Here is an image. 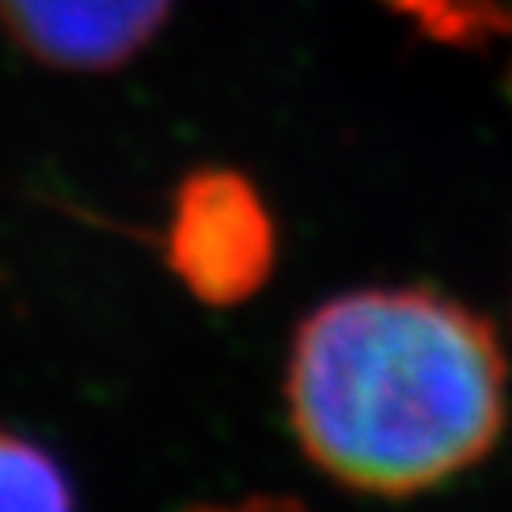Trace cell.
I'll use <instances>...</instances> for the list:
<instances>
[{"label": "cell", "instance_id": "obj_1", "mask_svg": "<svg viewBox=\"0 0 512 512\" xmlns=\"http://www.w3.org/2000/svg\"><path fill=\"white\" fill-rule=\"evenodd\" d=\"M285 399L315 467L361 494L410 497L494 448L509 365L490 323L456 300L361 289L300 323Z\"/></svg>", "mask_w": 512, "mask_h": 512}, {"label": "cell", "instance_id": "obj_2", "mask_svg": "<svg viewBox=\"0 0 512 512\" xmlns=\"http://www.w3.org/2000/svg\"><path fill=\"white\" fill-rule=\"evenodd\" d=\"M164 255L198 300L228 308L255 296L274 270V217L247 175L198 167L175 190Z\"/></svg>", "mask_w": 512, "mask_h": 512}, {"label": "cell", "instance_id": "obj_3", "mask_svg": "<svg viewBox=\"0 0 512 512\" xmlns=\"http://www.w3.org/2000/svg\"><path fill=\"white\" fill-rule=\"evenodd\" d=\"M175 0H0V27L57 73H114L164 31Z\"/></svg>", "mask_w": 512, "mask_h": 512}, {"label": "cell", "instance_id": "obj_4", "mask_svg": "<svg viewBox=\"0 0 512 512\" xmlns=\"http://www.w3.org/2000/svg\"><path fill=\"white\" fill-rule=\"evenodd\" d=\"M0 512H76L61 463L8 429H0Z\"/></svg>", "mask_w": 512, "mask_h": 512}, {"label": "cell", "instance_id": "obj_5", "mask_svg": "<svg viewBox=\"0 0 512 512\" xmlns=\"http://www.w3.org/2000/svg\"><path fill=\"white\" fill-rule=\"evenodd\" d=\"M399 16H410L421 31L448 46H486L497 35H512V8L501 0H384Z\"/></svg>", "mask_w": 512, "mask_h": 512}, {"label": "cell", "instance_id": "obj_6", "mask_svg": "<svg viewBox=\"0 0 512 512\" xmlns=\"http://www.w3.org/2000/svg\"><path fill=\"white\" fill-rule=\"evenodd\" d=\"M202 512H296V505H281V501H255L243 509H202Z\"/></svg>", "mask_w": 512, "mask_h": 512}, {"label": "cell", "instance_id": "obj_7", "mask_svg": "<svg viewBox=\"0 0 512 512\" xmlns=\"http://www.w3.org/2000/svg\"><path fill=\"white\" fill-rule=\"evenodd\" d=\"M501 88H505V95H509V103H512V57H509V65H505V76H501Z\"/></svg>", "mask_w": 512, "mask_h": 512}]
</instances>
